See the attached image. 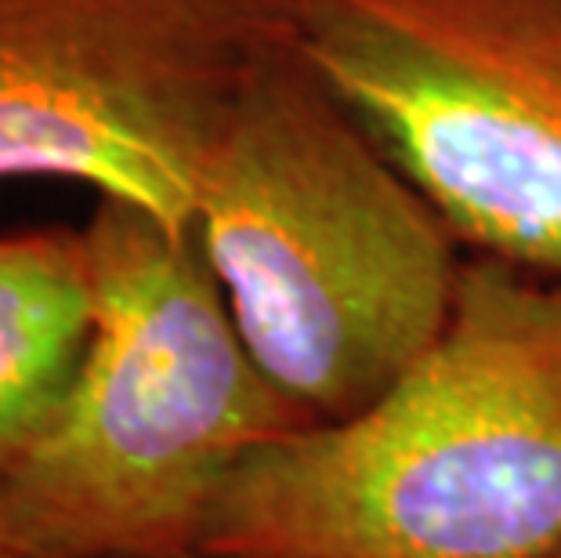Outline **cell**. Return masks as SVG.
Masks as SVG:
<instances>
[{
  "label": "cell",
  "mask_w": 561,
  "mask_h": 558,
  "mask_svg": "<svg viewBox=\"0 0 561 558\" xmlns=\"http://www.w3.org/2000/svg\"><path fill=\"white\" fill-rule=\"evenodd\" d=\"M218 558H558L561 283L468 258L453 319L385 396L247 454Z\"/></svg>",
  "instance_id": "obj_1"
},
{
  "label": "cell",
  "mask_w": 561,
  "mask_h": 558,
  "mask_svg": "<svg viewBox=\"0 0 561 558\" xmlns=\"http://www.w3.org/2000/svg\"><path fill=\"white\" fill-rule=\"evenodd\" d=\"M188 225L247 349L312 421L352 418L421 363L468 269L294 33L225 113Z\"/></svg>",
  "instance_id": "obj_2"
},
{
  "label": "cell",
  "mask_w": 561,
  "mask_h": 558,
  "mask_svg": "<svg viewBox=\"0 0 561 558\" xmlns=\"http://www.w3.org/2000/svg\"><path fill=\"white\" fill-rule=\"evenodd\" d=\"M83 236L91 341L55 421L0 471V548L193 551L236 465L312 418L247 349L193 225L99 200Z\"/></svg>",
  "instance_id": "obj_3"
},
{
  "label": "cell",
  "mask_w": 561,
  "mask_h": 558,
  "mask_svg": "<svg viewBox=\"0 0 561 558\" xmlns=\"http://www.w3.org/2000/svg\"><path fill=\"white\" fill-rule=\"evenodd\" d=\"M460 247L561 283V0H283Z\"/></svg>",
  "instance_id": "obj_4"
},
{
  "label": "cell",
  "mask_w": 561,
  "mask_h": 558,
  "mask_svg": "<svg viewBox=\"0 0 561 558\" xmlns=\"http://www.w3.org/2000/svg\"><path fill=\"white\" fill-rule=\"evenodd\" d=\"M286 33L283 0H0V178L188 225L225 113Z\"/></svg>",
  "instance_id": "obj_5"
},
{
  "label": "cell",
  "mask_w": 561,
  "mask_h": 558,
  "mask_svg": "<svg viewBox=\"0 0 561 558\" xmlns=\"http://www.w3.org/2000/svg\"><path fill=\"white\" fill-rule=\"evenodd\" d=\"M94 327L83 229L0 232V471L55 421Z\"/></svg>",
  "instance_id": "obj_6"
},
{
  "label": "cell",
  "mask_w": 561,
  "mask_h": 558,
  "mask_svg": "<svg viewBox=\"0 0 561 558\" xmlns=\"http://www.w3.org/2000/svg\"><path fill=\"white\" fill-rule=\"evenodd\" d=\"M0 558H37V555H22V551H11V548H0ZM141 558H218V555H207V551H178V555H141Z\"/></svg>",
  "instance_id": "obj_7"
},
{
  "label": "cell",
  "mask_w": 561,
  "mask_h": 558,
  "mask_svg": "<svg viewBox=\"0 0 561 558\" xmlns=\"http://www.w3.org/2000/svg\"><path fill=\"white\" fill-rule=\"evenodd\" d=\"M558 558H561V555H558Z\"/></svg>",
  "instance_id": "obj_8"
}]
</instances>
